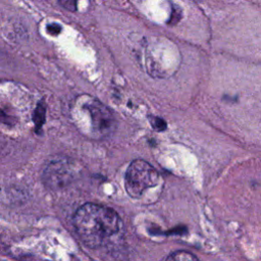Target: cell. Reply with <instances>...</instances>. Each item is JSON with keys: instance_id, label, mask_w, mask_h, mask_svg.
I'll list each match as a JSON object with an SVG mask.
<instances>
[{"instance_id": "4", "label": "cell", "mask_w": 261, "mask_h": 261, "mask_svg": "<svg viewBox=\"0 0 261 261\" xmlns=\"http://www.w3.org/2000/svg\"><path fill=\"white\" fill-rule=\"evenodd\" d=\"M84 109L88 111L91 121L92 132L98 136L110 135L115 127V119L111 111L100 101L89 100L84 104Z\"/></svg>"}, {"instance_id": "3", "label": "cell", "mask_w": 261, "mask_h": 261, "mask_svg": "<svg viewBox=\"0 0 261 261\" xmlns=\"http://www.w3.org/2000/svg\"><path fill=\"white\" fill-rule=\"evenodd\" d=\"M42 178L44 184L50 189L64 188L74 178L73 165L65 158L54 159L46 165Z\"/></svg>"}, {"instance_id": "6", "label": "cell", "mask_w": 261, "mask_h": 261, "mask_svg": "<svg viewBox=\"0 0 261 261\" xmlns=\"http://www.w3.org/2000/svg\"><path fill=\"white\" fill-rule=\"evenodd\" d=\"M45 113H46V107L44 102L40 101L38 106L36 107L34 114H33V120L36 126V130L38 132L39 128L42 127L44 121H45Z\"/></svg>"}, {"instance_id": "1", "label": "cell", "mask_w": 261, "mask_h": 261, "mask_svg": "<svg viewBox=\"0 0 261 261\" xmlns=\"http://www.w3.org/2000/svg\"><path fill=\"white\" fill-rule=\"evenodd\" d=\"M72 224L81 241L92 249L105 247L123 232V222L118 213L96 203L80 206L72 216Z\"/></svg>"}, {"instance_id": "9", "label": "cell", "mask_w": 261, "mask_h": 261, "mask_svg": "<svg viewBox=\"0 0 261 261\" xmlns=\"http://www.w3.org/2000/svg\"><path fill=\"white\" fill-rule=\"evenodd\" d=\"M171 17L169 19V23L170 24H174L176 23L179 19H180V9L174 5H172V8H171Z\"/></svg>"}, {"instance_id": "10", "label": "cell", "mask_w": 261, "mask_h": 261, "mask_svg": "<svg viewBox=\"0 0 261 261\" xmlns=\"http://www.w3.org/2000/svg\"><path fill=\"white\" fill-rule=\"evenodd\" d=\"M47 31L52 36H57L61 32V27L59 24H57V23H50L47 27Z\"/></svg>"}, {"instance_id": "5", "label": "cell", "mask_w": 261, "mask_h": 261, "mask_svg": "<svg viewBox=\"0 0 261 261\" xmlns=\"http://www.w3.org/2000/svg\"><path fill=\"white\" fill-rule=\"evenodd\" d=\"M165 261H199V259L189 251L178 250L169 254Z\"/></svg>"}, {"instance_id": "7", "label": "cell", "mask_w": 261, "mask_h": 261, "mask_svg": "<svg viewBox=\"0 0 261 261\" xmlns=\"http://www.w3.org/2000/svg\"><path fill=\"white\" fill-rule=\"evenodd\" d=\"M150 123L156 130H164L166 128V122L160 117H151Z\"/></svg>"}, {"instance_id": "2", "label": "cell", "mask_w": 261, "mask_h": 261, "mask_svg": "<svg viewBox=\"0 0 261 261\" xmlns=\"http://www.w3.org/2000/svg\"><path fill=\"white\" fill-rule=\"evenodd\" d=\"M160 175L147 161L136 159L128 165L124 176V188L132 198H141L147 190L158 185Z\"/></svg>"}, {"instance_id": "8", "label": "cell", "mask_w": 261, "mask_h": 261, "mask_svg": "<svg viewBox=\"0 0 261 261\" xmlns=\"http://www.w3.org/2000/svg\"><path fill=\"white\" fill-rule=\"evenodd\" d=\"M58 2L63 8L67 9L68 11L73 12L76 10L77 0H58Z\"/></svg>"}]
</instances>
